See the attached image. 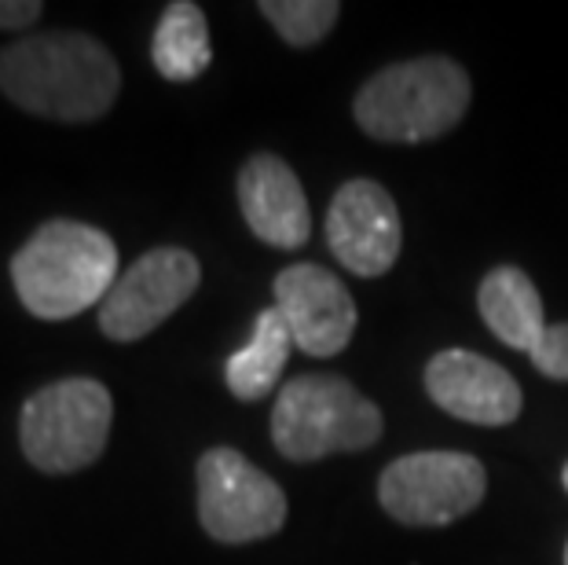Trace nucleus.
I'll use <instances>...</instances> for the list:
<instances>
[{
    "label": "nucleus",
    "mask_w": 568,
    "mask_h": 565,
    "mask_svg": "<svg viewBox=\"0 0 568 565\" xmlns=\"http://www.w3.org/2000/svg\"><path fill=\"white\" fill-rule=\"evenodd\" d=\"M565 565H568V544H565Z\"/></svg>",
    "instance_id": "nucleus-20"
},
{
    "label": "nucleus",
    "mask_w": 568,
    "mask_h": 565,
    "mask_svg": "<svg viewBox=\"0 0 568 565\" xmlns=\"http://www.w3.org/2000/svg\"><path fill=\"white\" fill-rule=\"evenodd\" d=\"M0 92L44 122H95L118 103L122 67L92 33L48 30L0 52Z\"/></svg>",
    "instance_id": "nucleus-1"
},
{
    "label": "nucleus",
    "mask_w": 568,
    "mask_h": 565,
    "mask_svg": "<svg viewBox=\"0 0 568 565\" xmlns=\"http://www.w3.org/2000/svg\"><path fill=\"white\" fill-rule=\"evenodd\" d=\"M41 0H0V30H27L41 19Z\"/></svg>",
    "instance_id": "nucleus-18"
},
{
    "label": "nucleus",
    "mask_w": 568,
    "mask_h": 565,
    "mask_svg": "<svg viewBox=\"0 0 568 565\" xmlns=\"http://www.w3.org/2000/svg\"><path fill=\"white\" fill-rule=\"evenodd\" d=\"M477 309L495 339L528 356L536 353L542 334L550 327V323L542 320V297L536 291V283H531L528 272L517 269V264H499V269H491L485 280H480Z\"/></svg>",
    "instance_id": "nucleus-13"
},
{
    "label": "nucleus",
    "mask_w": 568,
    "mask_h": 565,
    "mask_svg": "<svg viewBox=\"0 0 568 565\" xmlns=\"http://www.w3.org/2000/svg\"><path fill=\"white\" fill-rule=\"evenodd\" d=\"M199 522L216 544H253L286 525V496L275 481L235 448L202 452L195 466Z\"/></svg>",
    "instance_id": "nucleus-7"
},
{
    "label": "nucleus",
    "mask_w": 568,
    "mask_h": 565,
    "mask_svg": "<svg viewBox=\"0 0 568 565\" xmlns=\"http://www.w3.org/2000/svg\"><path fill=\"white\" fill-rule=\"evenodd\" d=\"M474 85L452 56H422L382 67L353 100L356 125L382 143H426L452 132L469 111Z\"/></svg>",
    "instance_id": "nucleus-3"
},
{
    "label": "nucleus",
    "mask_w": 568,
    "mask_h": 565,
    "mask_svg": "<svg viewBox=\"0 0 568 565\" xmlns=\"http://www.w3.org/2000/svg\"><path fill=\"white\" fill-rule=\"evenodd\" d=\"M257 11L290 48H316L337 27V0H261Z\"/></svg>",
    "instance_id": "nucleus-16"
},
{
    "label": "nucleus",
    "mask_w": 568,
    "mask_h": 565,
    "mask_svg": "<svg viewBox=\"0 0 568 565\" xmlns=\"http://www.w3.org/2000/svg\"><path fill=\"white\" fill-rule=\"evenodd\" d=\"M488 492V471L469 452H410L378 477V503L393 522L437 528L466 518Z\"/></svg>",
    "instance_id": "nucleus-6"
},
{
    "label": "nucleus",
    "mask_w": 568,
    "mask_h": 565,
    "mask_svg": "<svg viewBox=\"0 0 568 565\" xmlns=\"http://www.w3.org/2000/svg\"><path fill=\"white\" fill-rule=\"evenodd\" d=\"M426 393L440 412L474 426H510L525 407L510 371L469 349H444L429 360Z\"/></svg>",
    "instance_id": "nucleus-11"
},
{
    "label": "nucleus",
    "mask_w": 568,
    "mask_h": 565,
    "mask_svg": "<svg viewBox=\"0 0 568 565\" xmlns=\"http://www.w3.org/2000/svg\"><path fill=\"white\" fill-rule=\"evenodd\" d=\"M118 246L103 228L44 221L11 258V286L38 320H70L103 305L118 283Z\"/></svg>",
    "instance_id": "nucleus-2"
},
{
    "label": "nucleus",
    "mask_w": 568,
    "mask_h": 565,
    "mask_svg": "<svg viewBox=\"0 0 568 565\" xmlns=\"http://www.w3.org/2000/svg\"><path fill=\"white\" fill-rule=\"evenodd\" d=\"M202 264L184 246H154L118 275L100 305V331L111 342H140L191 302Z\"/></svg>",
    "instance_id": "nucleus-8"
},
{
    "label": "nucleus",
    "mask_w": 568,
    "mask_h": 565,
    "mask_svg": "<svg viewBox=\"0 0 568 565\" xmlns=\"http://www.w3.org/2000/svg\"><path fill=\"white\" fill-rule=\"evenodd\" d=\"M561 481H565V492H568V463H565V471H561Z\"/></svg>",
    "instance_id": "nucleus-19"
},
{
    "label": "nucleus",
    "mask_w": 568,
    "mask_h": 565,
    "mask_svg": "<svg viewBox=\"0 0 568 565\" xmlns=\"http://www.w3.org/2000/svg\"><path fill=\"white\" fill-rule=\"evenodd\" d=\"M239 210L250 232L275 250H301L312 235V210L297 173L272 151L250 154L239 170Z\"/></svg>",
    "instance_id": "nucleus-12"
},
{
    "label": "nucleus",
    "mask_w": 568,
    "mask_h": 565,
    "mask_svg": "<svg viewBox=\"0 0 568 565\" xmlns=\"http://www.w3.org/2000/svg\"><path fill=\"white\" fill-rule=\"evenodd\" d=\"M114 396L100 379L74 375L41 386L19 412V444L41 474H78L106 448Z\"/></svg>",
    "instance_id": "nucleus-5"
},
{
    "label": "nucleus",
    "mask_w": 568,
    "mask_h": 565,
    "mask_svg": "<svg viewBox=\"0 0 568 565\" xmlns=\"http://www.w3.org/2000/svg\"><path fill=\"white\" fill-rule=\"evenodd\" d=\"M290 339L286 320L280 316V309H264L257 320H253V334L250 342L239 349V353L227 356L224 364V382L232 390L235 401H261L275 390V382L283 379V367L290 360Z\"/></svg>",
    "instance_id": "nucleus-14"
},
{
    "label": "nucleus",
    "mask_w": 568,
    "mask_h": 565,
    "mask_svg": "<svg viewBox=\"0 0 568 565\" xmlns=\"http://www.w3.org/2000/svg\"><path fill=\"white\" fill-rule=\"evenodd\" d=\"M275 309L286 320L290 339L305 356H337L356 334V302L348 286L323 264L297 261L275 275Z\"/></svg>",
    "instance_id": "nucleus-10"
},
{
    "label": "nucleus",
    "mask_w": 568,
    "mask_h": 565,
    "mask_svg": "<svg viewBox=\"0 0 568 565\" xmlns=\"http://www.w3.org/2000/svg\"><path fill=\"white\" fill-rule=\"evenodd\" d=\"M528 360L539 375H547L554 382H568V323H550L539 349Z\"/></svg>",
    "instance_id": "nucleus-17"
},
{
    "label": "nucleus",
    "mask_w": 568,
    "mask_h": 565,
    "mask_svg": "<svg viewBox=\"0 0 568 565\" xmlns=\"http://www.w3.org/2000/svg\"><path fill=\"white\" fill-rule=\"evenodd\" d=\"M326 243L353 275L378 280L389 272L404 246L400 210H396L393 191L367 176L345 180L326 210Z\"/></svg>",
    "instance_id": "nucleus-9"
},
{
    "label": "nucleus",
    "mask_w": 568,
    "mask_h": 565,
    "mask_svg": "<svg viewBox=\"0 0 568 565\" xmlns=\"http://www.w3.org/2000/svg\"><path fill=\"white\" fill-rule=\"evenodd\" d=\"M151 63L165 81H195L213 63V44H210V22L205 11L195 0H173L165 4L159 27H154L151 41Z\"/></svg>",
    "instance_id": "nucleus-15"
},
{
    "label": "nucleus",
    "mask_w": 568,
    "mask_h": 565,
    "mask_svg": "<svg viewBox=\"0 0 568 565\" xmlns=\"http://www.w3.org/2000/svg\"><path fill=\"white\" fill-rule=\"evenodd\" d=\"M385 434L382 407L342 375H297L275 396L272 444L290 463L364 452Z\"/></svg>",
    "instance_id": "nucleus-4"
}]
</instances>
